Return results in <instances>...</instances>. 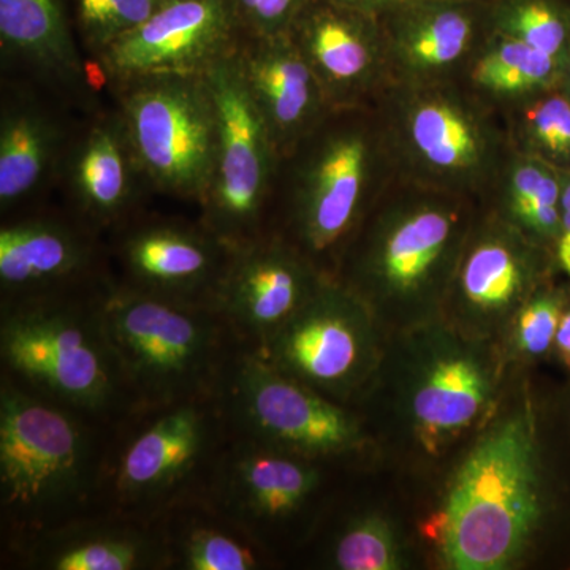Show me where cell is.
<instances>
[{
	"label": "cell",
	"mask_w": 570,
	"mask_h": 570,
	"mask_svg": "<svg viewBox=\"0 0 570 570\" xmlns=\"http://www.w3.org/2000/svg\"><path fill=\"white\" fill-rule=\"evenodd\" d=\"M205 80L216 110L217 140L212 184L198 205L200 223L238 249L268 234L281 157L235 52L217 59Z\"/></svg>",
	"instance_id": "13"
},
{
	"label": "cell",
	"mask_w": 570,
	"mask_h": 570,
	"mask_svg": "<svg viewBox=\"0 0 570 570\" xmlns=\"http://www.w3.org/2000/svg\"><path fill=\"white\" fill-rule=\"evenodd\" d=\"M558 276L562 275L551 250L480 205L442 318L464 335L499 344L521 305Z\"/></svg>",
	"instance_id": "15"
},
{
	"label": "cell",
	"mask_w": 570,
	"mask_h": 570,
	"mask_svg": "<svg viewBox=\"0 0 570 570\" xmlns=\"http://www.w3.org/2000/svg\"><path fill=\"white\" fill-rule=\"evenodd\" d=\"M381 469H358L337 491L294 568L317 570L428 569L406 490L387 499Z\"/></svg>",
	"instance_id": "16"
},
{
	"label": "cell",
	"mask_w": 570,
	"mask_h": 570,
	"mask_svg": "<svg viewBox=\"0 0 570 570\" xmlns=\"http://www.w3.org/2000/svg\"><path fill=\"white\" fill-rule=\"evenodd\" d=\"M311 0H230L239 31L257 37L287 36Z\"/></svg>",
	"instance_id": "35"
},
{
	"label": "cell",
	"mask_w": 570,
	"mask_h": 570,
	"mask_svg": "<svg viewBox=\"0 0 570 570\" xmlns=\"http://www.w3.org/2000/svg\"><path fill=\"white\" fill-rule=\"evenodd\" d=\"M0 43L6 55L17 56L52 77L63 81L85 78V62L61 0H0Z\"/></svg>",
	"instance_id": "30"
},
{
	"label": "cell",
	"mask_w": 570,
	"mask_h": 570,
	"mask_svg": "<svg viewBox=\"0 0 570 570\" xmlns=\"http://www.w3.org/2000/svg\"><path fill=\"white\" fill-rule=\"evenodd\" d=\"M560 89L570 97V45L562 59Z\"/></svg>",
	"instance_id": "39"
},
{
	"label": "cell",
	"mask_w": 570,
	"mask_h": 570,
	"mask_svg": "<svg viewBox=\"0 0 570 570\" xmlns=\"http://www.w3.org/2000/svg\"><path fill=\"white\" fill-rule=\"evenodd\" d=\"M570 302V281L558 276L521 305L499 347L509 371L540 370L551 363L554 337Z\"/></svg>",
	"instance_id": "31"
},
{
	"label": "cell",
	"mask_w": 570,
	"mask_h": 570,
	"mask_svg": "<svg viewBox=\"0 0 570 570\" xmlns=\"http://www.w3.org/2000/svg\"><path fill=\"white\" fill-rule=\"evenodd\" d=\"M67 163L75 216L99 234H112L137 216L141 187L148 186L116 115L82 134Z\"/></svg>",
	"instance_id": "25"
},
{
	"label": "cell",
	"mask_w": 570,
	"mask_h": 570,
	"mask_svg": "<svg viewBox=\"0 0 570 570\" xmlns=\"http://www.w3.org/2000/svg\"><path fill=\"white\" fill-rule=\"evenodd\" d=\"M217 401L236 436L306 459L377 466L376 450L354 407L287 376L250 348H236Z\"/></svg>",
	"instance_id": "11"
},
{
	"label": "cell",
	"mask_w": 570,
	"mask_h": 570,
	"mask_svg": "<svg viewBox=\"0 0 570 570\" xmlns=\"http://www.w3.org/2000/svg\"><path fill=\"white\" fill-rule=\"evenodd\" d=\"M80 217L31 214L0 227V303L100 287L110 250Z\"/></svg>",
	"instance_id": "18"
},
{
	"label": "cell",
	"mask_w": 570,
	"mask_h": 570,
	"mask_svg": "<svg viewBox=\"0 0 570 570\" xmlns=\"http://www.w3.org/2000/svg\"><path fill=\"white\" fill-rule=\"evenodd\" d=\"M554 258L561 275L570 281V170L562 171L561 234Z\"/></svg>",
	"instance_id": "36"
},
{
	"label": "cell",
	"mask_w": 570,
	"mask_h": 570,
	"mask_svg": "<svg viewBox=\"0 0 570 570\" xmlns=\"http://www.w3.org/2000/svg\"><path fill=\"white\" fill-rule=\"evenodd\" d=\"M406 493L428 569L570 570L564 379L510 371L493 417L433 482Z\"/></svg>",
	"instance_id": "1"
},
{
	"label": "cell",
	"mask_w": 570,
	"mask_h": 570,
	"mask_svg": "<svg viewBox=\"0 0 570 570\" xmlns=\"http://www.w3.org/2000/svg\"><path fill=\"white\" fill-rule=\"evenodd\" d=\"M63 134L50 112L9 99L0 116V209L9 214L39 193L62 156Z\"/></svg>",
	"instance_id": "27"
},
{
	"label": "cell",
	"mask_w": 570,
	"mask_h": 570,
	"mask_svg": "<svg viewBox=\"0 0 570 570\" xmlns=\"http://www.w3.org/2000/svg\"><path fill=\"white\" fill-rule=\"evenodd\" d=\"M393 82L461 80L489 33L487 2L409 0L379 18Z\"/></svg>",
	"instance_id": "22"
},
{
	"label": "cell",
	"mask_w": 570,
	"mask_h": 570,
	"mask_svg": "<svg viewBox=\"0 0 570 570\" xmlns=\"http://www.w3.org/2000/svg\"><path fill=\"white\" fill-rule=\"evenodd\" d=\"M119 118L146 184L200 205L216 156L217 122L204 75H154L116 86Z\"/></svg>",
	"instance_id": "12"
},
{
	"label": "cell",
	"mask_w": 570,
	"mask_h": 570,
	"mask_svg": "<svg viewBox=\"0 0 570 570\" xmlns=\"http://www.w3.org/2000/svg\"><path fill=\"white\" fill-rule=\"evenodd\" d=\"M228 434L217 396L135 407L112 425L102 508L154 521L204 493Z\"/></svg>",
	"instance_id": "9"
},
{
	"label": "cell",
	"mask_w": 570,
	"mask_h": 570,
	"mask_svg": "<svg viewBox=\"0 0 570 570\" xmlns=\"http://www.w3.org/2000/svg\"><path fill=\"white\" fill-rule=\"evenodd\" d=\"M168 0H73L75 26L92 58L140 28Z\"/></svg>",
	"instance_id": "34"
},
{
	"label": "cell",
	"mask_w": 570,
	"mask_h": 570,
	"mask_svg": "<svg viewBox=\"0 0 570 570\" xmlns=\"http://www.w3.org/2000/svg\"><path fill=\"white\" fill-rule=\"evenodd\" d=\"M239 32L230 0H168L94 61L115 86L154 75H204L234 51Z\"/></svg>",
	"instance_id": "19"
},
{
	"label": "cell",
	"mask_w": 570,
	"mask_h": 570,
	"mask_svg": "<svg viewBox=\"0 0 570 570\" xmlns=\"http://www.w3.org/2000/svg\"><path fill=\"white\" fill-rule=\"evenodd\" d=\"M324 279L298 250L266 234L235 249L216 309L242 346L262 354Z\"/></svg>",
	"instance_id": "20"
},
{
	"label": "cell",
	"mask_w": 570,
	"mask_h": 570,
	"mask_svg": "<svg viewBox=\"0 0 570 570\" xmlns=\"http://www.w3.org/2000/svg\"><path fill=\"white\" fill-rule=\"evenodd\" d=\"M502 112L515 151L543 160L558 170H570V97L560 88Z\"/></svg>",
	"instance_id": "32"
},
{
	"label": "cell",
	"mask_w": 570,
	"mask_h": 570,
	"mask_svg": "<svg viewBox=\"0 0 570 570\" xmlns=\"http://www.w3.org/2000/svg\"><path fill=\"white\" fill-rule=\"evenodd\" d=\"M509 377L498 343L444 318L390 335L354 406L377 466L406 491L433 482L493 417Z\"/></svg>",
	"instance_id": "2"
},
{
	"label": "cell",
	"mask_w": 570,
	"mask_h": 570,
	"mask_svg": "<svg viewBox=\"0 0 570 570\" xmlns=\"http://www.w3.org/2000/svg\"><path fill=\"white\" fill-rule=\"evenodd\" d=\"M167 570H277L272 557L206 497L175 502L156 520Z\"/></svg>",
	"instance_id": "26"
},
{
	"label": "cell",
	"mask_w": 570,
	"mask_h": 570,
	"mask_svg": "<svg viewBox=\"0 0 570 570\" xmlns=\"http://www.w3.org/2000/svg\"><path fill=\"white\" fill-rule=\"evenodd\" d=\"M397 178L483 204L510 145L504 112L463 80L393 82L376 105Z\"/></svg>",
	"instance_id": "7"
},
{
	"label": "cell",
	"mask_w": 570,
	"mask_h": 570,
	"mask_svg": "<svg viewBox=\"0 0 570 570\" xmlns=\"http://www.w3.org/2000/svg\"><path fill=\"white\" fill-rule=\"evenodd\" d=\"M387 340L370 307L326 277L262 355L287 376L354 407L376 373Z\"/></svg>",
	"instance_id": "14"
},
{
	"label": "cell",
	"mask_w": 570,
	"mask_h": 570,
	"mask_svg": "<svg viewBox=\"0 0 570 570\" xmlns=\"http://www.w3.org/2000/svg\"><path fill=\"white\" fill-rule=\"evenodd\" d=\"M480 205L396 178L360 225L335 279L389 336L442 318Z\"/></svg>",
	"instance_id": "3"
},
{
	"label": "cell",
	"mask_w": 570,
	"mask_h": 570,
	"mask_svg": "<svg viewBox=\"0 0 570 570\" xmlns=\"http://www.w3.org/2000/svg\"><path fill=\"white\" fill-rule=\"evenodd\" d=\"M108 281L88 291L0 303V373L115 425L138 403L105 324Z\"/></svg>",
	"instance_id": "6"
},
{
	"label": "cell",
	"mask_w": 570,
	"mask_h": 570,
	"mask_svg": "<svg viewBox=\"0 0 570 570\" xmlns=\"http://www.w3.org/2000/svg\"><path fill=\"white\" fill-rule=\"evenodd\" d=\"M111 430L0 373V550L104 509Z\"/></svg>",
	"instance_id": "5"
},
{
	"label": "cell",
	"mask_w": 570,
	"mask_h": 570,
	"mask_svg": "<svg viewBox=\"0 0 570 570\" xmlns=\"http://www.w3.org/2000/svg\"><path fill=\"white\" fill-rule=\"evenodd\" d=\"M490 32L523 41L561 61L570 45V0H490Z\"/></svg>",
	"instance_id": "33"
},
{
	"label": "cell",
	"mask_w": 570,
	"mask_h": 570,
	"mask_svg": "<svg viewBox=\"0 0 570 570\" xmlns=\"http://www.w3.org/2000/svg\"><path fill=\"white\" fill-rule=\"evenodd\" d=\"M111 235L116 283L170 302L216 307L235 249L200 220L135 216Z\"/></svg>",
	"instance_id": "17"
},
{
	"label": "cell",
	"mask_w": 570,
	"mask_h": 570,
	"mask_svg": "<svg viewBox=\"0 0 570 570\" xmlns=\"http://www.w3.org/2000/svg\"><path fill=\"white\" fill-rule=\"evenodd\" d=\"M561 61L501 33H487L463 80L498 110L505 111L539 94L560 88Z\"/></svg>",
	"instance_id": "29"
},
{
	"label": "cell",
	"mask_w": 570,
	"mask_h": 570,
	"mask_svg": "<svg viewBox=\"0 0 570 570\" xmlns=\"http://www.w3.org/2000/svg\"><path fill=\"white\" fill-rule=\"evenodd\" d=\"M3 570H167L156 521L100 509L0 550Z\"/></svg>",
	"instance_id": "23"
},
{
	"label": "cell",
	"mask_w": 570,
	"mask_h": 570,
	"mask_svg": "<svg viewBox=\"0 0 570 570\" xmlns=\"http://www.w3.org/2000/svg\"><path fill=\"white\" fill-rule=\"evenodd\" d=\"M561 170L512 148L482 205L554 254L561 234Z\"/></svg>",
	"instance_id": "28"
},
{
	"label": "cell",
	"mask_w": 570,
	"mask_h": 570,
	"mask_svg": "<svg viewBox=\"0 0 570 570\" xmlns=\"http://www.w3.org/2000/svg\"><path fill=\"white\" fill-rule=\"evenodd\" d=\"M235 58L281 159L333 110L291 36L239 32Z\"/></svg>",
	"instance_id": "24"
},
{
	"label": "cell",
	"mask_w": 570,
	"mask_h": 570,
	"mask_svg": "<svg viewBox=\"0 0 570 570\" xmlns=\"http://www.w3.org/2000/svg\"><path fill=\"white\" fill-rule=\"evenodd\" d=\"M358 469L366 468L306 459L230 433L204 493L287 569Z\"/></svg>",
	"instance_id": "10"
},
{
	"label": "cell",
	"mask_w": 570,
	"mask_h": 570,
	"mask_svg": "<svg viewBox=\"0 0 570 570\" xmlns=\"http://www.w3.org/2000/svg\"><path fill=\"white\" fill-rule=\"evenodd\" d=\"M333 2L371 14L374 18H382L390 11L409 2V0H333Z\"/></svg>",
	"instance_id": "38"
},
{
	"label": "cell",
	"mask_w": 570,
	"mask_h": 570,
	"mask_svg": "<svg viewBox=\"0 0 570 570\" xmlns=\"http://www.w3.org/2000/svg\"><path fill=\"white\" fill-rule=\"evenodd\" d=\"M566 381V387H568V395H569V406H570V376L564 377Z\"/></svg>",
	"instance_id": "40"
},
{
	"label": "cell",
	"mask_w": 570,
	"mask_h": 570,
	"mask_svg": "<svg viewBox=\"0 0 570 570\" xmlns=\"http://www.w3.org/2000/svg\"><path fill=\"white\" fill-rule=\"evenodd\" d=\"M396 178L376 108H333L279 160L268 234L335 279L360 225Z\"/></svg>",
	"instance_id": "4"
},
{
	"label": "cell",
	"mask_w": 570,
	"mask_h": 570,
	"mask_svg": "<svg viewBox=\"0 0 570 570\" xmlns=\"http://www.w3.org/2000/svg\"><path fill=\"white\" fill-rule=\"evenodd\" d=\"M479 2H490V0H479Z\"/></svg>",
	"instance_id": "41"
},
{
	"label": "cell",
	"mask_w": 570,
	"mask_h": 570,
	"mask_svg": "<svg viewBox=\"0 0 570 570\" xmlns=\"http://www.w3.org/2000/svg\"><path fill=\"white\" fill-rule=\"evenodd\" d=\"M551 363L561 371L562 377L570 376V302L558 326Z\"/></svg>",
	"instance_id": "37"
},
{
	"label": "cell",
	"mask_w": 570,
	"mask_h": 570,
	"mask_svg": "<svg viewBox=\"0 0 570 570\" xmlns=\"http://www.w3.org/2000/svg\"><path fill=\"white\" fill-rule=\"evenodd\" d=\"M102 313L138 406L217 396L242 346L216 307L141 294L112 276Z\"/></svg>",
	"instance_id": "8"
},
{
	"label": "cell",
	"mask_w": 570,
	"mask_h": 570,
	"mask_svg": "<svg viewBox=\"0 0 570 570\" xmlns=\"http://www.w3.org/2000/svg\"><path fill=\"white\" fill-rule=\"evenodd\" d=\"M288 36L332 108H376L393 85L379 18L333 0H311Z\"/></svg>",
	"instance_id": "21"
}]
</instances>
